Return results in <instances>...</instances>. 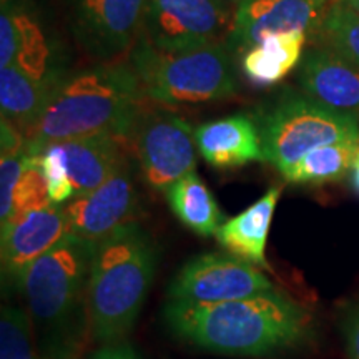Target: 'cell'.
I'll return each instance as SVG.
<instances>
[{
	"instance_id": "obj_1",
	"label": "cell",
	"mask_w": 359,
	"mask_h": 359,
	"mask_svg": "<svg viewBox=\"0 0 359 359\" xmlns=\"http://www.w3.org/2000/svg\"><path fill=\"white\" fill-rule=\"evenodd\" d=\"M163 321L180 339L201 349L238 356H264L302 343L311 316L280 291L223 303L172 302Z\"/></svg>"
},
{
	"instance_id": "obj_2",
	"label": "cell",
	"mask_w": 359,
	"mask_h": 359,
	"mask_svg": "<svg viewBox=\"0 0 359 359\" xmlns=\"http://www.w3.org/2000/svg\"><path fill=\"white\" fill-rule=\"evenodd\" d=\"M143 90L132 65L107 64L74 72L57 85L25 133V154L40 155L52 143L93 135L127 140L140 114Z\"/></svg>"
},
{
	"instance_id": "obj_3",
	"label": "cell",
	"mask_w": 359,
	"mask_h": 359,
	"mask_svg": "<svg viewBox=\"0 0 359 359\" xmlns=\"http://www.w3.org/2000/svg\"><path fill=\"white\" fill-rule=\"evenodd\" d=\"M93 250V243L67 233L22 276L19 286L42 359H75L90 333L87 294Z\"/></svg>"
},
{
	"instance_id": "obj_4",
	"label": "cell",
	"mask_w": 359,
	"mask_h": 359,
	"mask_svg": "<svg viewBox=\"0 0 359 359\" xmlns=\"http://www.w3.org/2000/svg\"><path fill=\"white\" fill-rule=\"evenodd\" d=\"M158 251L140 223L132 222L95 245L88 276L92 338L103 344L123 341L137 321L154 283Z\"/></svg>"
},
{
	"instance_id": "obj_5",
	"label": "cell",
	"mask_w": 359,
	"mask_h": 359,
	"mask_svg": "<svg viewBox=\"0 0 359 359\" xmlns=\"http://www.w3.org/2000/svg\"><path fill=\"white\" fill-rule=\"evenodd\" d=\"M130 65L143 95L161 105H196L236 93L238 77L226 43L182 52L160 50L140 37L130 52Z\"/></svg>"
},
{
	"instance_id": "obj_6",
	"label": "cell",
	"mask_w": 359,
	"mask_h": 359,
	"mask_svg": "<svg viewBox=\"0 0 359 359\" xmlns=\"http://www.w3.org/2000/svg\"><path fill=\"white\" fill-rule=\"evenodd\" d=\"M257 120L264 161L278 172L298 163L314 148L359 142V116L327 107L306 93H286L259 111Z\"/></svg>"
},
{
	"instance_id": "obj_7",
	"label": "cell",
	"mask_w": 359,
	"mask_h": 359,
	"mask_svg": "<svg viewBox=\"0 0 359 359\" xmlns=\"http://www.w3.org/2000/svg\"><path fill=\"white\" fill-rule=\"evenodd\" d=\"M235 13L228 0H147L140 37L165 52L226 43Z\"/></svg>"
},
{
	"instance_id": "obj_8",
	"label": "cell",
	"mask_w": 359,
	"mask_h": 359,
	"mask_svg": "<svg viewBox=\"0 0 359 359\" xmlns=\"http://www.w3.org/2000/svg\"><path fill=\"white\" fill-rule=\"evenodd\" d=\"M128 138L143 180L154 190L165 191L177 180L195 172V130L183 116L165 109L142 111Z\"/></svg>"
},
{
	"instance_id": "obj_9",
	"label": "cell",
	"mask_w": 359,
	"mask_h": 359,
	"mask_svg": "<svg viewBox=\"0 0 359 359\" xmlns=\"http://www.w3.org/2000/svg\"><path fill=\"white\" fill-rule=\"evenodd\" d=\"M275 291V285L255 266L231 253H205L180 268L168 286V299L187 303H223Z\"/></svg>"
},
{
	"instance_id": "obj_10",
	"label": "cell",
	"mask_w": 359,
	"mask_h": 359,
	"mask_svg": "<svg viewBox=\"0 0 359 359\" xmlns=\"http://www.w3.org/2000/svg\"><path fill=\"white\" fill-rule=\"evenodd\" d=\"M147 0H69L70 29L80 48L102 64L132 52L142 35Z\"/></svg>"
},
{
	"instance_id": "obj_11",
	"label": "cell",
	"mask_w": 359,
	"mask_h": 359,
	"mask_svg": "<svg viewBox=\"0 0 359 359\" xmlns=\"http://www.w3.org/2000/svg\"><path fill=\"white\" fill-rule=\"evenodd\" d=\"M140 196L130 161L103 185L64 205L67 233L97 245L123 224L135 222Z\"/></svg>"
},
{
	"instance_id": "obj_12",
	"label": "cell",
	"mask_w": 359,
	"mask_h": 359,
	"mask_svg": "<svg viewBox=\"0 0 359 359\" xmlns=\"http://www.w3.org/2000/svg\"><path fill=\"white\" fill-rule=\"evenodd\" d=\"M327 0H250L236 8L226 47L243 55L271 34L316 32L327 11Z\"/></svg>"
},
{
	"instance_id": "obj_13",
	"label": "cell",
	"mask_w": 359,
	"mask_h": 359,
	"mask_svg": "<svg viewBox=\"0 0 359 359\" xmlns=\"http://www.w3.org/2000/svg\"><path fill=\"white\" fill-rule=\"evenodd\" d=\"M67 235L64 206L50 205L2 226V276L19 285L32 264Z\"/></svg>"
},
{
	"instance_id": "obj_14",
	"label": "cell",
	"mask_w": 359,
	"mask_h": 359,
	"mask_svg": "<svg viewBox=\"0 0 359 359\" xmlns=\"http://www.w3.org/2000/svg\"><path fill=\"white\" fill-rule=\"evenodd\" d=\"M8 6L12 8L17 34L13 65L29 77L55 88L69 74L60 42L52 27L32 0H12Z\"/></svg>"
},
{
	"instance_id": "obj_15",
	"label": "cell",
	"mask_w": 359,
	"mask_h": 359,
	"mask_svg": "<svg viewBox=\"0 0 359 359\" xmlns=\"http://www.w3.org/2000/svg\"><path fill=\"white\" fill-rule=\"evenodd\" d=\"M298 83L306 95L359 116V67L325 45L304 52Z\"/></svg>"
},
{
	"instance_id": "obj_16",
	"label": "cell",
	"mask_w": 359,
	"mask_h": 359,
	"mask_svg": "<svg viewBox=\"0 0 359 359\" xmlns=\"http://www.w3.org/2000/svg\"><path fill=\"white\" fill-rule=\"evenodd\" d=\"M196 148L215 168H235L264 161L257 120L246 114L224 116L195 130Z\"/></svg>"
},
{
	"instance_id": "obj_17",
	"label": "cell",
	"mask_w": 359,
	"mask_h": 359,
	"mask_svg": "<svg viewBox=\"0 0 359 359\" xmlns=\"http://www.w3.org/2000/svg\"><path fill=\"white\" fill-rule=\"evenodd\" d=\"M123 140L116 135H93L60 142L75 196L93 191L127 163Z\"/></svg>"
},
{
	"instance_id": "obj_18",
	"label": "cell",
	"mask_w": 359,
	"mask_h": 359,
	"mask_svg": "<svg viewBox=\"0 0 359 359\" xmlns=\"http://www.w3.org/2000/svg\"><path fill=\"white\" fill-rule=\"evenodd\" d=\"M280 196L281 188H271L245 212L236 215L235 218L226 219V223L217 233L218 243L228 253L255 266L268 268L264 250H266L269 226H271Z\"/></svg>"
},
{
	"instance_id": "obj_19",
	"label": "cell",
	"mask_w": 359,
	"mask_h": 359,
	"mask_svg": "<svg viewBox=\"0 0 359 359\" xmlns=\"http://www.w3.org/2000/svg\"><path fill=\"white\" fill-rule=\"evenodd\" d=\"M308 34L294 32L271 34L241 55V69L246 79L258 87H269L281 82L296 65L302 64Z\"/></svg>"
},
{
	"instance_id": "obj_20",
	"label": "cell",
	"mask_w": 359,
	"mask_h": 359,
	"mask_svg": "<svg viewBox=\"0 0 359 359\" xmlns=\"http://www.w3.org/2000/svg\"><path fill=\"white\" fill-rule=\"evenodd\" d=\"M168 206L188 230L201 236H217L226 218L198 173L191 172L165 190Z\"/></svg>"
},
{
	"instance_id": "obj_21",
	"label": "cell",
	"mask_w": 359,
	"mask_h": 359,
	"mask_svg": "<svg viewBox=\"0 0 359 359\" xmlns=\"http://www.w3.org/2000/svg\"><path fill=\"white\" fill-rule=\"evenodd\" d=\"M55 88L22 72L19 67H0V110L2 118L12 122L22 133L37 123Z\"/></svg>"
},
{
	"instance_id": "obj_22",
	"label": "cell",
	"mask_w": 359,
	"mask_h": 359,
	"mask_svg": "<svg viewBox=\"0 0 359 359\" xmlns=\"http://www.w3.org/2000/svg\"><path fill=\"white\" fill-rule=\"evenodd\" d=\"M359 142H343L314 148L304 155L298 163L286 170L283 178L288 183H314L321 185L326 182L343 178L348 170L353 168Z\"/></svg>"
},
{
	"instance_id": "obj_23",
	"label": "cell",
	"mask_w": 359,
	"mask_h": 359,
	"mask_svg": "<svg viewBox=\"0 0 359 359\" xmlns=\"http://www.w3.org/2000/svg\"><path fill=\"white\" fill-rule=\"evenodd\" d=\"M314 34L321 45L359 67V13L343 0H336L327 7Z\"/></svg>"
},
{
	"instance_id": "obj_24",
	"label": "cell",
	"mask_w": 359,
	"mask_h": 359,
	"mask_svg": "<svg viewBox=\"0 0 359 359\" xmlns=\"http://www.w3.org/2000/svg\"><path fill=\"white\" fill-rule=\"evenodd\" d=\"M32 330L25 309L6 304L0 318V359H42Z\"/></svg>"
},
{
	"instance_id": "obj_25",
	"label": "cell",
	"mask_w": 359,
	"mask_h": 359,
	"mask_svg": "<svg viewBox=\"0 0 359 359\" xmlns=\"http://www.w3.org/2000/svg\"><path fill=\"white\" fill-rule=\"evenodd\" d=\"M50 205L52 201L50 195H48L47 180H45L42 167H40V155L25 154L24 172H22V177L15 188V195H13L12 219L30 212L47 208Z\"/></svg>"
},
{
	"instance_id": "obj_26",
	"label": "cell",
	"mask_w": 359,
	"mask_h": 359,
	"mask_svg": "<svg viewBox=\"0 0 359 359\" xmlns=\"http://www.w3.org/2000/svg\"><path fill=\"white\" fill-rule=\"evenodd\" d=\"M40 167L47 180L52 205L60 206L69 203L75 193L70 183L69 172H67L65 154L60 143H52L40 154Z\"/></svg>"
},
{
	"instance_id": "obj_27",
	"label": "cell",
	"mask_w": 359,
	"mask_h": 359,
	"mask_svg": "<svg viewBox=\"0 0 359 359\" xmlns=\"http://www.w3.org/2000/svg\"><path fill=\"white\" fill-rule=\"evenodd\" d=\"M24 167L25 154L0 158V224L2 226H6L12 219L13 195Z\"/></svg>"
},
{
	"instance_id": "obj_28",
	"label": "cell",
	"mask_w": 359,
	"mask_h": 359,
	"mask_svg": "<svg viewBox=\"0 0 359 359\" xmlns=\"http://www.w3.org/2000/svg\"><path fill=\"white\" fill-rule=\"evenodd\" d=\"M15 22H13L11 6L6 4V6H2V13H0V65H13V62H15Z\"/></svg>"
},
{
	"instance_id": "obj_29",
	"label": "cell",
	"mask_w": 359,
	"mask_h": 359,
	"mask_svg": "<svg viewBox=\"0 0 359 359\" xmlns=\"http://www.w3.org/2000/svg\"><path fill=\"white\" fill-rule=\"evenodd\" d=\"M0 130H2V133H0V137H2V142H0L2 156L25 154V137L15 125L8 122L7 118H2L0 120Z\"/></svg>"
},
{
	"instance_id": "obj_30",
	"label": "cell",
	"mask_w": 359,
	"mask_h": 359,
	"mask_svg": "<svg viewBox=\"0 0 359 359\" xmlns=\"http://www.w3.org/2000/svg\"><path fill=\"white\" fill-rule=\"evenodd\" d=\"M343 333L349 359H359V303L349 308L344 316Z\"/></svg>"
},
{
	"instance_id": "obj_31",
	"label": "cell",
	"mask_w": 359,
	"mask_h": 359,
	"mask_svg": "<svg viewBox=\"0 0 359 359\" xmlns=\"http://www.w3.org/2000/svg\"><path fill=\"white\" fill-rule=\"evenodd\" d=\"M87 359H140V356L128 343L118 341V343L103 344L100 349L90 354Z\"/></svg>"
},
{
	"instance_id": "obj_32",
	"label": "cell",
	"mask_w": 359,
	"mask_h": 359,
	"mask_svg": "<svg viewBox=\"0 0 359 359\" xmlns=\"http://www.w3.org/2000/svg\"><path fill=\"white\" fill-rule=\"evenodd\" d=\"M351 182H353V188L359 193V145L356 150V155H354V161H353V168H351Z\"/></svg>"
},
{
	"instance_id": "obj_33",
	"label": "cell",
	"mask_w": 359,
	"mask_h": 359,
	"mask_svg": "<svg viewBox=\"0 0 359 359\" xmlns=\"http://www.w3.org/2000/svg\"><path fill=\"white\" fill-rule=\"evenodd\" d=\"M343 2L346 4L349 8H353L354 12L359 13V0H343Z\"/></svg>"
},
{
	"instance_id": "obj_34",
	"label": "cell",
	"mask_w": 359,
	"mask_h": 359,
	"mask_svg": "<svg viewBox=\"0 0 359 359\" xmlns=\"http://www.w3.org/2000/svg\"><path fill=\"white\" fill-rule=\"evenodd\" d=\"M228 2L231 4L233 7H240V6H243V4H246V2H250V0H228Z\"/></svg>"
}]
</instances>
